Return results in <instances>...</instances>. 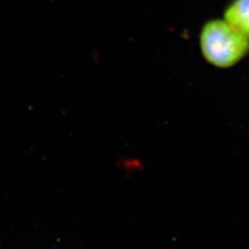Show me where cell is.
<instances>
[{"label": "cell", "mask_w": 249, "mask_h": 249, "mask_svg": "<svg viewBox=\"0 0 249 249\" xmlns=\"http://www.w3.org/2000/svg\"><path fill=\"white\" fill-rule=\"evenodd\" d=\"M206 60L219 68H229L249 53V41L224 19L208 21L199 37Z\"/></svg>", "instance_id": "1"}, {"label": "cell", "mask_w": 249, "mask_h": 249, "mask_svg": "<svg viewBox=\"0 0 249 249\" xmlns=\"http://www.w3.org/2000/svg\"><path fill=\"white\" fill-rule=\"evenodd\" d=\"M224 20L249 41V0H233L224 12Z\"/></svg>", "instance_id": "2"}]
</instances>
